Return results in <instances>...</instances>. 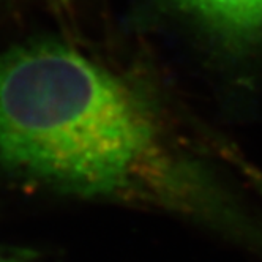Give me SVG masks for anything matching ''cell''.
<instances>
[{
	"label": "cell",
	"mask_w": 262,
	"mask_h": 262,
	"mask_svg": "<svg viewBox=\"0 0 262 262\" xmlns=\"http://www.w3.org/2000/svg\"><path fill=\"white\" fill-rule=\"evenodd\" d=\"M0 164L82 196L171 210L262 253V228L141 93L57 41L0 55Z\"/></svg>",
	"instance_id": "obj_1"
},
{
	"label": "cell",
	"mask_w": 262,
	"mask_h": 262,
	"mask_svg": "<svg viewBox=\"0 0 262 262\" xmlns=\"http://www.w3.org/2000/svg\"><path fill=\"white\" fill-rule=\"evenodd\" d=\"M224 48L235 52L262 43V0H174Z\"/></svg>",
	"instance_id": "obj_2"
},
{
	"label": "cell",
	"mask_w": 262,
	"mask_h": 262,
	"mask_svg": "<svg viewBox=\"0 0 262 262\" xmlns=\"http://www.w3.org/2000/svg\"><path fill=\"white\" fill-rule=\"evenodd\" d=\"M0 262H5V260H4V259H2V257H0Z\"/></svg>",
	"instance_id": "obj_3"
}]
</instances>
